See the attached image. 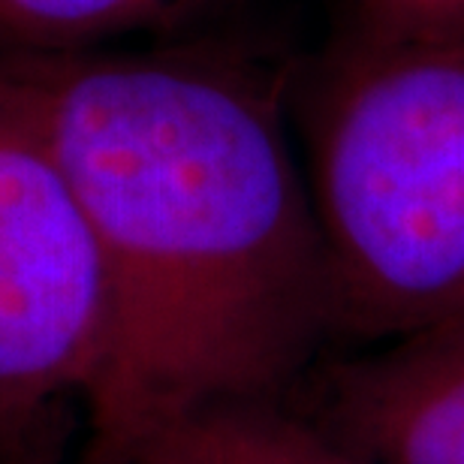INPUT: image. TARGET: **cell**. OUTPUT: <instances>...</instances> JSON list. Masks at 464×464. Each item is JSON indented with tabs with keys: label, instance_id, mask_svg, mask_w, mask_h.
I'll use <instances>...</instances> for the list:
<instances>
[{
	"label": "cell",
	"instance_id": "6da1fadb",
	"mask_svg": "<svg viewBox=\"0 0 464 464\" xmlns=\"http://www.w3.org/2000/svg\"><path fill=\"white\" fill-rule=\"evenodd\" d=\"M94 238L106 359L88 461L229 404L290 401L335 335L286 72L215 49L0 58Z\"/></svg>",
	"mask_w": 464,
	"mask_h": 464
},
{
	"label": "cell",
	"instance_id": "7a4b0ae2",
	"mask_svg": "<svg viewBox=\"0 0 464 464\" xmlns=\"http://www.w3.org/2000/svg\"><path fill=\"white\" fill-rule=\"evenodd\" d=\"M326 250L335 335L380 341L464 314V36L332 34L286 70Z\"/></svg>",
	"mask_w": 464,
	"mask_h": 464
},
{
	"label": "cell",
	"instance_id": "3957f363",
	"mask_svg": "<svg viewBox=\"0 0 464 464\" xmlns=\"http://www.w3.org/2000/svg\"><path fill=\"white\" fill-rule=\"evenodd\" d=\"M109 302L94 238L61 166L0 82V452L94 389Z\"/></svg>",
	"mask_w": 464,
	"mask_h": 464
},
{
	"label": "cell",
	"instance_id": "277c9868",
	"mask_svg": "<svg viewBox=\"0 0 464 464\" xmlns=\"http://www.w3.org/2000/svg\"><path fill=\"white\" fill-rule=\"evenodd\" d=\"M302 416L359 464H464V314L311 368Z\"/></svg>",
	"mask_w": 464,
	"mask_h": 464
},
{
	"label": "cell",
	"instance_id": "5b68a950",
	"mask_svg": "<svg viewBox=\"0 0 464 464\" xmlns=\"http://www.w3.org/2000/svg\"><path fill=\"white\" fill-rule=\"evenodd\" d=\"M118 464H359L286 401L229 404L145 431Z\"/></svg>",
	"mask_w": 464,
	"mask_h": 464
},
{
	"label": "cell",
	"instance_id": "8992f818",
	"mask_svg": "<svg viewBox=\"0 0 464 464\" xmlns=\"http://www.w3.org/2000/svg\"><path fill=\"white\" fill-rule=\"evenodd\" d=\"M227 0H0V58L85 52L130 34L172 31Z\"/></svg>",
	"mask_w": 464,
	"mask_h": 464
},
{
	"label": "cell",
	"instance_id": "52a82bcc",
	"mask_svg": "<svg viewBox=\"0 0 464 464\" xmlns=\"http://www.w3.org/2000/svg\"><path fill=\"white\" fill-rule=\"evenodd\" d=\"M338 34L368 43L464 36V0H341Z\"/></svg>",
	"mask_w": 464,
	"mask_h": 464
},
{
	"label": "cell",
	"instance_id": "ba28073f",
	"mask_svg": "<svg viewBox=\"0 0 464 464\" xmlns=\"http://www.w3.org/2000/svg\"><path fill=\"white\" fill-rule=\"evenodd\" d=\"M22 464H43V461H22ZM82 464H97V461H88V459H85Z\"/></svg>",
	"mask_w": 464,
	"mask_h": 464
}]
</instances>
